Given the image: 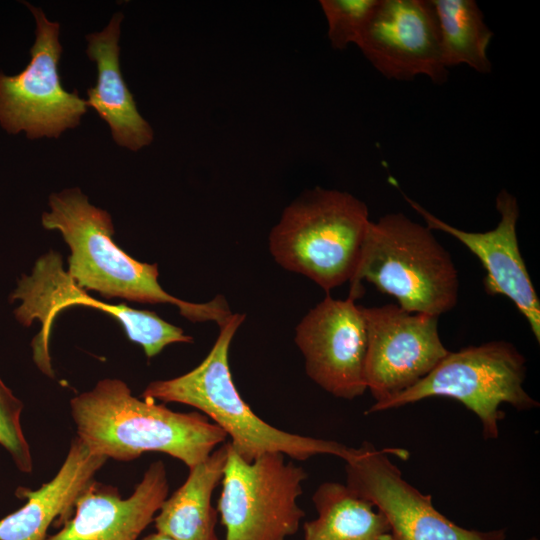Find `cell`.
<instances>
[{"label": "cell", "mask_w": 540, "mask_h": 540, "mask_svg": "<svg viewBox=\"0 0 540 540\" xmlns=\"http://www.w3.org/2000/svg\"><path fill=\"white\" fill-rule=\"evenodd\" d=\"M77 437L94 454L130 461L157 451L189 469L204 461L227 438L208 417L175 412L132 395L119 379L100 380L70 401Z\"/></svg>", "instance_id": "cell-1"}, {"label": "cell", "mask_w": 540, "mask_h": 540, "mask_svg": "<svg viewBox=\"0 0 540 540\" xmlns=\"http://www.w3.org/2000/svg\"><path fill=\"white\" fill-rule=\"evenodd\" d=\"M50 211L42 214V225L61 232L70 248L67 273L82 289L94 290L104 298H123L150 304H171L191 322L224 325L232 312L224 296L206 303L188 302L166 292L158 282L156 263L140 262L113 241L114 226L109 213L89 203L80 189H65L49 198Z\"/></svg>", "instance_id": "cell-2"}, {"label": "cell", "mask_w": 540, "mask_h": 540, "mask_svg": "<svg viewBox=\"0 0 540 540\" xmlns=\"http://www.w3.org/2000/svg\"><path fill=\"white\" fill-rule=\"evenodd\" d=\"M244 319V314L233 313L219 327L218 337L198 366L181 376L150 382L142 397L200 410L230 437L232 449L247 462L267 453H281L298 461L317 455L349 459L353 447L278 429L254 413L241 397L232 378L229 349Z\"/></svg>", "instance_id": "cell-3"}, {"label": "cell", "mask_w": 540, "mask_h": 540, "mask_svg": "<svg viewBox=\"0 0 540 540\" xmlns=\"http://www.w3.org/2000/svg\"><path fill=\"white\" fill-rule=\"evenodd\" d=\"M363 281L409 312L439 317L458 301V272L449 252L430 228L400 212L370 221L349 298L362 295Z\"/></svg>", "instance_id": "cell-4"}, {"label": "cell", "mask_w": 540, "mask_h": 540, "mask_svg": "<svg viewBox=\"0 0 540 540\" xmlns=\"http://www.w3.org/2000/svg\"><path fill=\"white\" fill-rule=\"evenodd\" d=\"M370 221L360 199L316 187L284 209L270 231L269 251L282 268L304 275L328 294L353 277Z\"/></svg>", "instance_id": "cell-5"}, {"label": "cell", "mask_w": 540, "mask_h": 540, "mask_svg": "<svg viewBox=\"0 0 540 540\" xmlns=\"http://www.w3.org/2000/svg\"><path fill=\"white\" fill-rule=\"evenodd\" d=\"M526 370L524 355L504 340L449 351L415 385L390 400L372 404L366 414L445 397L460 402L478 417L484 439H497L499 422L504 418L502 404L518 411L539 406L524 389Z\"/></svg>", "instance_id": "cell-6"}, {"label": "cell", "mask_w": 540, "mask_h": 540, "mask_svg": "<svg viewBox=\"0 0 540 540\" xmlns=\"http://www.w3.org/2000/svg\"><path fill=\"white\" fill-rule=\"evenodd\" d=\"M306 478L281 453L247 462L228 443L218 499L225 540H286L295 534L305 515L297 500Z\"/></svg>", "instance_id": "cell-7"}, {"label": "cell", "mask_w": 540, "mask_h": 540, "mask_svg": "<svg viewBox=\"0 0 540 540\" xmlns=\"http://www.w3.org/2000/svg\"><path fill=\"white\" fill-rule=\"evenodd\" d=\"M10 299L21 301L14 313L22 325L40 322L41 329L32 341L33 359L49 377L54 375L49 354L52 326L58 313L73 305L95 307L117 319L129 340L141 345L148 358L170 344L193 342L181 328L154 312L108 304L89 296L64 270L61 256L54 251L40 257L30 275L22 276Z\"/></svg>", "instance_id": "cell-8"}, {"label": "cell", "mask_w": 540, "mask_h": 540, "mask_svg": "<svg viewBox=\"0 0 540 540\" xmlns=\"http://www.w3.org/2000/svg\"><path fill=\"white\" fill-rule=\"evenodd\" d=\"M36 21L31 61L17 75L0 72V124L11 134L25 131L29 139L58 137L76 127L88 104L77 91H66L58 73L62 46L58 22L47 19L42 9L24 2Z\"/></svg>", "instance_id": "cell-9"}, {"label": "cell", "mask_w": 540, "mask_h": 540, "mask_svg": "<svg viewBox=\"0 0 540 540\" xmlns=\"http://www.w3.org/2000/svg\"><path fill=\"white\" fill-rule=\"evenodd\" d=\"M407 459L400 448L378 449L363 442L345 461L346 485L370 501L386 518L393 540H505L504 529L463 528L440 513L432 496L407 482L390 456Z\"/></svg>", "instance_id": "cell-10"}, {"label": "cell", "mask_w": 540, "mask_h": 540, "mask_svg": "<svg viewBox=\"0 0 540 540\" xmlns=\"http://www.w3.org/2000/svg\"><path fill=\"white\" fill-rule=\"evenodd\" d=\"M367 331L364 377L375 402L383 403L428 375L449 350L438 318L397 304L362 306Z\"/></svg>", "instance_id": "cell-11"}, {"label": "cell", "mask_w": 540, "mask_h": 540, "mask_svg": "<svg viewBox=\"0 0 540 540\" xmlns=\"http://www.w3.org/2000/svg\"><path fill=\"white\" fill-rule=\"evenodd\" d=\"M307 376L334 397L352 400L366 389L367 331L362 306L329 294L295 328Z\"/></svg>", "instance_id": "cell-12"}, {"label": "cell", "mask_w": 540, "mask_h": 540, "mask_svg": "<svg viewBox=\"0 0 540 540\" xmlns=\"http://www.w3.org/2000/svg\"><path fill=\"white\" fill-rule=\"evenodd\" d=\"M357 46L388 79L448 78L438 25L430 0H379Z\"/></svg>", "instance_id": "cell-13"}, {"label": "cell", "mask_w": 540, "mask_h": 540, "mask_svg": "<svg viewBox=\"0 0 540 540\" xmlns=\"http://www.w3.org/2000/svg\"><path fill=\"white\" fill-rule=\"evenodd\" d=\"M404 197L424 219L428 228L452 235L478 257L487 272L484 279L487 294H500L509 298L525 317L539 343L540 302L519 249L516 233L519 218L517 199L502 189L496 196V209L500 214L497 226L487 232H467L446 223L416 201Z\"/></svg>", "instance_id": "cell-14"}, {"label": "cell", "mask_w": 540, "mask_h": 540, "mask_svg": "<svg viewBox=\"0 0 540 540\" xmlns=\"http://www.w3.org/2000/svg\"><path fill=\"white\" fill-rule=\"evenodd\" d=\"M161 460L145 471L134 492L122 499L116 488L92 481L75 503V515L45 540H137L168 496Z\"/></svg>", "instance_id": "cell-15"}, {"label": "cell", "mask_w": 540, "mask_h": 540, "mask_svg": "<svg viewBox=\"0 0 540 540\" xmlns=\"http://www.w3.org/2000/svg\"><path fill=\"white\" fill-rule=\"evenodd\" d=\"M107 458L92 453L78 438L71 442L57 474L38 490L19 487L26 504L0 520V540H45L52 522H64Z\"/></svg>", "instance_id": "cell-16"}, {"label": "cell", "mask_w": 540, "mask_h": 540, "mask_svg": "<svg viewBox=\"0 0 540 540\" xmlns=\"http://www.w3.org/2000/svg\"><path fill=\"white\" fill-rule=\"evenodd\" d=\"M122 19V13H115L104 30L86 37V52L97 65V82L87 90L86 102L109 124L117 144L137 151L152 142L153 130L138 112L121 74L118 40Z\"/></svg>", "instance_id": "cell-17"}, {"label": "cell", "mask_w": 540, "mask_h": 540, "mask_svg": "<svg viewBox=\"0 0 540 540\" xmlns=\"http://www.w3.org/2000/svg\"><path fill=\"white\" fill-rule=\"evenodd\" d=\"M228 443L189 469L185 482L162 503L154 517L157 532L174 540H218L212 494L221 482Z\"/></svg>", "instance_id": "cell-18"}, {"label": "cell", "mask_w": 540, "mask_h": 540, "mask_svg": "<svg viewBox=\"0 0 540 540\" xmlns=\"http://www.w3.org/2000/svg\"><path fill=\"white\" fill-rule=\"evenodd\" d=\"M317 516L303 540H393L384 515L345 484L324 482L312 496Z\"/></svg>", "instance_id": "cell-19"}, {"label": "cell", "mask_w": 540, "mask_h": 540, "mask_svg": "<svg viewBox=\"0 0 540 540\" xmlns=\"http://www.w3.org/2000/svg\"><path fill=\"white\" fill-rule=\"evenodd\" d=\"M445 66L465 64L475 71H491L488 47L493 32L474 0H430Z\"/></svg>", "instance_id": "cell-20"}, {"label": "cell", "mask_w": 540, "mask_h": 540, "mask_svg": "<svg viewBox=\"0 0 540 540\" xmlns=\"http://www.w3.org/2000/svg\"><path fill=\"white\" fill-rule=\"evenodd\" d=\"M379 0H321L328 25V39L333 48L357 45Z\"/></svg>", "instance_id": "cell-21"}, {"label": "cell", "mask_w": 540, "mask_h": 540, "mask_svg": "<svg viewBox=\"0 0 540 540\" xmlns=\"http://www.w3.org/2000/svg\"><path fill=\"white\" fill-rule=\"evenodd\" d=\"M22 410V401L0 377V445L8 451L21 472L31 473L33 461L21 426Z\"/></svg>", "instance_id": "cell-22"}, {"label": "cell", "mask_w": 540, "mask_h": 540, "mask_svg": "<svg viewBox=\"0 0 540 540\" xmlns=\"http://www.w3.org/2000/svg\"><path fill=\"white\" fill-rule=\"evenodd\" d=\"M142 540H174V539L162 533L156 532V533H152L144 537Z\"/></svg>", "instance_id": "cell-23"}, {"label": "cell", "mask_w": 540, "mask_h": 540, "mask_svg": "<svg viewBox=\"0 0 540 540\" xmlns=\"http://www.w3.org/2000/svg\"><path fill=\"white\" fill-rule=\"evenodd\" d=\"M530 540H537V538H535V537H532V538H531Z\"/></svg>", "instance_id": "cell-24"}]
</instances>
